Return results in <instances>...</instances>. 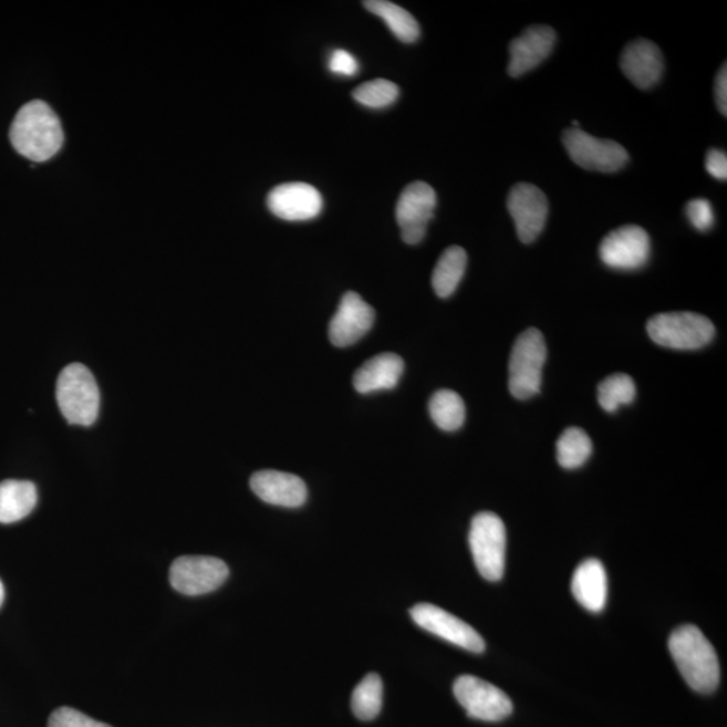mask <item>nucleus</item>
<instances>
[{"label":"nucleus","instance_id":"nucleus-1","mask_svg":"<svg viewBox=\"0 0 727 727\" xmlns=\"http://www.w3.org/2000/svg\"><path fill=\"white\" fill-rule=\"evenodd\" d=\"M10 139L24 158L45 162L61 150L64 132L58 114L46 103L34 101L18 112L10 129Z\"/></svg>","mask_w":727,"mask_h":727},{"label":"nucleus","instance_id":"nucleus-2","mask_svg":"<svg viewBox=\"0 0 727 727\" xmlns=\"http://www.w3.org/2000/svg\"><path fill=\"white\" fill-rule=\"evenodd\" d=\"M668 648L694 692H716L720 676L717 652L699 627L692 624L677 627L668 640Z\"/></svg>","mask_w":727,"mask_h":727},{"label":"nucleus","instance_id":"nucleus-3","mask_svg":"<svg viewBox=\"0 0 727 727\" xmlns=\"http://www.w3.org/2000/svg\"><path fill=\"white\" fill-rule=\"evenodd\" d=\"M55 396L62 415L71 425L95 424L101 412V391L86 366L79 363L65 366L59 376Z\"/></svg>","mask_w":727,"mask_h":727},{"label":"nucleus","instance_id":"nucleus-4","mask_svg":"<svg viewBox=\"0 0 727 727\" xmlns=\"http://www.w3.org/2000/svg\"><path fill=\"white\" fill-rule=\"evenodd\" d=\"M546 359V341L538 329H527L515 341L509 359V391L516 399L527 401L539 393Z\"/></svg>","mask_w":727,"mask_h":727},{"label":"nucleus","instance_id":"nucleus-5","mask_svg":"<svg viewBox=\"0 0 727 727\" xmlns=\"http://www.w3.org/2000/svg\"><path fill=\"white\" fill-rule=\"evenodd\" d=\"M646 331L657 345L677 351L700 350L710 344L716 334L707 316L688 312L652 316Z\"/></svg>","mask_w":727,"mask_h":727},{"label":"nucleus","instance_id":"nucleus-6","mask_svg":"<svg viewBox=\"0 0 727 727\" xmlns=\"http://www.w3.org/2000/svg\"><path fill=\"white\" fill-rule=\"evenodd\" d=\"M469 546L478 573L487 581H500L506 570L507 532L499 516L477 513L470 525Z\"/></svg>","mask_w":727,"mask_h":727},{"label":"nucleus","instance_id":"nucleus-7","mask_svg":"<svg viewBox=\"0 0 727 727\" xmlns=\"http://www.w3.org/2000/svg\"><path fill=\"white\" fill-rule=\"evenodd\" d=\"M453 693L470 718L500 723L513 712L512 700L502 689L477 676H459L453 686Z\"/></svg>","mask_w":727,"mask_h":727},{"label":"nucleus","instance_id":"nucleus-8","mask_svg":"<svg viewBox=\"0 0 727 727\" xmlns=\"http://www.w3.org/2000/svg\"><path fill=\"white\" fill-rule=\"evenodd\" d=\"M562 139L570 158L582 169L614 173L623 169L630 159L620 143L595 138L581 128L565 129Z\"/></svg>","mask_w":727,"mask_h":727},{"label":"nucleus","instance_id":"nucleus-9","mask_svg":"<svg viewBox=\"0 0 727 727\" xmlns=\"http://www.w3.org/2000/svg\"><path fill=\"white\" fill-rule=\"evenodd\" d=\"M174 590L185 595H202L219 589L229 577L226 562L215 557H179L170 568Z\"/></svg>","mask_w":727,"mask_h":727},{"label":"nucleus","instance_id":"nucleus-10","mask_svg":"<svg viewBox=\"0 0 727 727\" xmlns=\"http://www.w3.org/2000/svg\"><path fill=\"white\" fill-rule=\"evenodd\" d=\"M435 208H437V195L430 185L418 181L404 188L395 212L404 242L415 246L424 240Z\"/></svg>","mask_w":727,"mask_h":727},{"label":"nucleus","instance_id":"nucleus-11","mask_svg":"<svg viewBox=\"0 0 727 727\" xmlns=\"http://www.w3.org/2000/svg\"><path fill=\"white\" fill-rule=\"evenodd\" d=\"M651 240L642 227L624 226L614 229L601 241L600 258L613 270L633 271L648 262Z\"/></svg>","mask_w":727,"mask_h":727},{"label":"nucleus","instance_id":"nucleus-12","mask_svg":"<svg viewBox=\"0 0 727 727\" xmlns=\"http://www.w3.org/2000/svg\"><path fill=\"white\" fill-rule=\"evenodd\" d=\"M409 614H412L414 623L422 630L430 632L446 642L461 646L474 654H481L485 651V642L480 633L444 609L432 604H418L409 611Z\"/></svg>","mask_w":727,"mask_h":727},{"label":"nucleus","instance_id":"nucleus-13","mask_svg":"<svg viewBox=\"0 0 727 727\" xmlns=\"http://www.w3.org/2000/svg\"><path fill=\"white\" fill-rule=\"evenodd\" d=\"M507 208L512 216L516 232L526 245L537 240L543 232L549 217V201L542 190L531 184L515 185L507 198Z\"/></svg>","mask_w":727,"mask_h":727},{"label":"nucleus","instance_id":"nucleus-14","mask_svg":"<svg viewBox=\"0 0 727 727\" xmlns=\"http://www.w3.org/2000/svg\"><path fill=\"white\" fill-rule=\"evenodd\" d=\"M374 322V308L357 293L350 291L341 300L337 312L329 323V339L334 346L353 345L370 332Z\"/></svg>","mask_w":727,"mask_h":727},{"label":"nucleus","instance_id":"nucleus-15","mask_svg":"<svg viewBox=\"0 0 727 727\" xmlns=\"http://www.w3.org/2000/svg\"><path fill=\"white\" fill-rule=\"evenodd\" d=\"M271 214L285 221L315 219L322 210V196L314 186L291 183L276 186L267 197Z\"/></svg>","mask_w":727,"mask_h":727},{"label":"nucleus","instance_id":"nucleus-16","mask_svg":"<svg viewBox=\"0 0 727 727\" xmlns=\"http://www.w3.org/2000/svg\"><path fill=\"white\" fill-rule=\"evenodd\" d=\"M557 34L549 27H531L509 45L508 73L511 77L523 76L549 58L554 49Z\"/></svg>","mask_w":727,"mask_h":727},{"label":"nucleus","instance_id":"nucleus-17","mask_svg":"<svg viewBox=\"0 0 727 727\" xmlns=\"http://www.w3.org/2000/svg\"><path fill=\"white\" fill-rule=\"evenodd\" d=\"M251 489L267 505L298 508L308 499L302 478L279 470H260L251 477Z\"/></svg>","mask_w":727,"mask_h":727},{"label":"nucleus","instance_id":"nucleus-18","mask_svg":"<svg viewBox=\"0 0 727 727\" xmlns=\"http://www.w3.org/2000/svg\"><path fill=\"white\" fill-rule=\"evenodd\" d=\"M621 71L640 90H650L664 72L661 49L648 40H636L624 49L620 59Z\"/></svg>","mask_w":727,"mask_h":727},{"label":"nucleus","instance_id":"nucleus-19","mask_svg":"<svg viewBox=\"0 0 727 727\" xmlns=\"http://www.w3.org/2000/svg\"><path fill=\"white\" fill-rule=\"evenodd\" d=\"M404 362L395 353H382L372 357L356 371L353 385L360 394L393 390L403 375Z\"/></svg>","mask_w":727,"mask_h":727},{"label":"nucleus","instance_id":"nucleus-20","mask_svg":"<svg viewBox=\"0 0 727 727\" xmlns=\"http://www.w3.org/2000/svg\"><path fill=\"white\" fill-rule=\"evenodd\" d=\"M571 592L589 612L599 613L606 604L607 577L604 564L590 558L578 565L571 581Z\"/></svg>","mask_w":727,"mask_h":727},{"label":"nucleus","instance_id":"nucleus-21","mask_svg":"<svg viewBox=\"0 0 727 727\" xmlns=\"http://www.w3.org/2000/svg\"><path fill=\"white\" fill-rule=\"evenodd\" d=\"M39 494L33 482L4 480L0 482V523L11 525L20 521L37 506Z\"/></svg>","mask_w":727,"mask_h":727},{"label":"nucleus","instance_id":"nucleus-22","mask_svg":"<svg viewBox=\"0 0 727 727\" xmlns=\"http://www.w3.org/2000/svg\"><path fill=\"white\" fill-rule=\"evenodd\" d=\"M468 264V255L464 248L453 246L440 255L435 266L432 283L435 294L439 298H449L455 294L458 284L461 283Z\"/></svg>","mask_w":727,"mask_h":727},{"label":"nucleus","instance_id":"nucleus-23","mask_svg":"<svg viewBox=\"0 0 727 727\" xmlns=\"http://www.w3.org/2000/svg\"><path fill=\"white\" fill-rule=\"evenodd\" d=\"M364 8L387 23L397 40L404 43L418 41L420 35L419 23L407 10L388 0H366Z\"/></svg>","mask_w":727,"mask_h":727},{"label":"nucleus","instance_id":"nucleus-24","mask_svg":"<svg viewBox=\"0 0 727 727\" xmlns=\"http://www.w3.org/2000/svg\"><path fill=\"white\" fill-rule=\"evenodd\" d=\"M428 412L434 424L444 432H456L461 428L466 416L463 397L450 390L435 393L428 404Z\"/></svg>","mask_w":727,"mask_h":727},{"label":"nucleus","instance_id":"nucleus-25","mask_svg":"<svg viewBox=\"0 0 727 727\" xmlns=\"http://www.w3.org/2000/svg\"><path fill=\"white\" fill-rule=\"evenodd\" d=\"M593 453L592 439L578 427H570L557 443V458L564 469L581 468Z\"/></svg>","mask_w":727,"mask_h":727},{"label":"nucleus","instance_id":"nucleus-26","mask_svg":"<svg viewBox=\"0 0 727 727\" xmlns=\"http://www.w3.org/2000/svg\"><path fill=\"white\" fill-rule=\"evenodd\" d=\"M383 706V682L375 673L368 674L359 683L352 694V710L360 720H372L378 716Z\"/></svg>","mask_w":727,"mask_h":727},{"label":"nucleus","instance_id":"nucleus-27","mask_svg":"<svg viewBox=\"0 0 727 727\" xmlns=\"http://www.w3.org/2000/svg\"><path fill=\"white\" fill-rule=\"evenodd\" d=\"M636 397V385L631 376L616 374L599 385L600 406L606 413H616L621 406L631 404Z\"/></svg>","mask_w":727,"mask_h":727},{"label":"nucleus","instance_id":"nucleus-28","mask_svg":"<svg viewBox=\"0 0 727 727\" xmlns=\"http://www.w3.org/2000/svg\"><path fill=\"white\" fill-rule=\"evenodd\" d=\"M354 101L370 108H385L399 97V86L393 81L377 79L357 86L352 92Z\"/></svg>","mask_w":727,"mask_h":727},{"label":"nucleus","instance_id":"nucleus-29","mask_svg":"<svg viewBox=\"0 0 727 727\" xmlns=\"http://www.w3.org/2000/svg\"><path fill=\"white\" fill-rule=\"evenodd\" d=\"M48 727H111L107 724L98 723L85 714L74 710L71 707H61L52 713L49 718Z\"/></svg>","mask_w":727,"mask_h":727},{"label":"nucleus","instance_id":"nucleus-30","mask_svg":"<svg viewBox=\"0 0 727 727\" xmlns=\"http://www.w3.org/2000/svg\"><path fill=\"white\" fill-rule=\"evenodd\" d=\"M686 215L689 222L700 232H706L714 226V210L706 198H695L686 205Z\"/></svg>","mask_w":727,"mask_h":727},{"label":"nucleus","instance_id":"nucleus-31","mask_svg":"<svg viewBox=\"0 0 727 727\" xmlns=\"http://www.w3.org/2000/svg\"><path fill=\"white\" fill-rule=\"evenodd\" d=\"M329 67H331L333 73L346 77L354 76L359 71L356 59L350 52L344 51V49H337V51L332 53Z\"/></svg>","mask_w":727,"mask_h":727},{"label":"nucleus","instance_id":"nucleus-32","mask_svg":"<svg viewBox=\"0 0 727 727\" xmlns=\"http://www.w3.org/2000/svg\"><path fill=\"white\" fill-rule=\"evenodd\" d=\"M706 170L719 181H726L727 178V155L718 148H712L706 157Z\"/></svg>","mask_w":727,"mask_h":727},{"label":"nucleus","instance_id":"nucleus-33","mask_svg":"<svg viewBox=\"0 0 727 727\" xmlns=\"http://www.w3.org/2000/svg\"><path fill=\"white\" fill-rule=\"evenodd\" d=\"M716 97L718 110L724 116L727 115V67L726 64L720 67L716 80Z\"/></svg>","mask_w":727,"mask_h":727},{"label":"nucleus","instance_id":"nucleus-34","mask_svg":"<svg viewBox=\"0 0 727 727\" xmlns=\"http://www.w3.org/2000/svg\"><path fill=\"white\" fill-rule=\"evenodd\" d=\"M4 601V586L2 581H0V606H2Z\"/></svg>","mask_w":727,"mask_h":727}]
</instances>
